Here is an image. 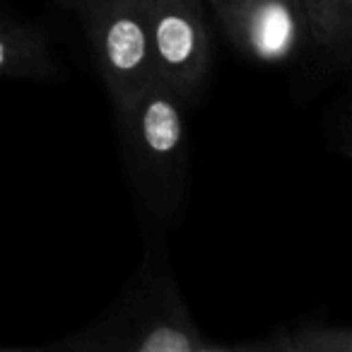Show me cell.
<instances>
[{
	"mask_svg": "<svg viewBox=\"0 0 352 352\" xmlns=\"http://www.w3.org/2000/svg\"><path fill=\"white\" fill-rule=\"evenodd\" d=\"M0 350H3V347H0Z\"/></svg>",
	"mask_w": 352,
	"mask_h": 352,
	"instance_id": "8fae6325",
	"label": "cell"
},
{
	"mask_svg": "<svg viewBox=\"0 0 352 352\" xmlns=\"http://www.w3.org/2000/svg\"><path fill=\"white\" fill-rule=\"evenodd\" d=\"M150 3L85 0L75 12L116 111L133 104L155 80L150 58Z\"/></svg>",
	"mask_w": 352,
	"mask_h": 352,
	"instance_id": "3957f363",
	"label": "cell"
},
{
	"mask_svg": "<svg viewBox=\"0 0 352 352\" xmlns=\"http://www.w3.org/2000/svg\"><path fill=\"white\" fill-rule=\"evenodd\" d=\"M212 10L232 49L254 63H289L307 39L299 0H215Z\"/></svg>",
	"mask_w": 352,
	"mask_h": 352,
	"instance_id": "5b68a950",
	"label": "cell"
},
{
	"mask_svg": "<svg viewBox=\"0 0 352 352\" xmlns=\"http://www.w3.org/2000/svg\"><path fill=\"white\" fill-rule=\"evenodd\" d=\"M150 58L155 80L184 107L201 99L212 65L206 0H152Z\"/></svg>",
	"mask_w": 352,
	"mask_h": 352,
	"instance_id": "277c9868",
	"label": "cell"
},
{
	"mask_svg": "<svg viewBox=\"0 0 352 352\" xmlns=\"http://www.w3.org/2000/svg\"><path fill=\"white\" fill-rule=\"evenodd\" d=\"M58 73L41 27L0 15V78L46 80Z\"/></svg>",
	"mask_w": 352,
	"mask_h": 352,
	"instance_id": "8992f818",
	"label": "cell"
},
{
	"mask_svg": "<svg viewBox=\"0 0 352 352\" xmlns=\"http://www.w3.org/2000/svg\"><path fill=\"white\" fill-rule=\"evenodd\" d=\"M60 352H232L191 316L160 254H147L118 304L82 331L41 345Z\"/></svg>",
	"mask_w": 352,
	"mask_h": 352,
	"instance_id": "6da1fadb",
	"label": "cell"
},
{
	"mask_svg": "<svg viewBox=\"0 0 352 352\" xmlns=\"http://www.w3.org/2000/svg\"><path fill=\"white\" fill-rule=\"evenodd\" d=\"M212 3H215V0H206V6H212Z\"/></svg>",
	"mask_w": 352,
	"mask_h": 352,
	"instance_id": "30bf717a",
	"label": "cell"
},
{
	"mask_svg": "<svg viewBox=\"0 0 352 352\" xmlns=\"http://www.w3.org/2000/svg\"><path fill=\"white\" fill-rule=\"evenodd\" d=\"M307 36L328 56L347 63L352 46V0H299Z\"/></svg>",
	"mask_w": 352,
	"mask_h": 352,
	"instance_id": "ba28073f",
	"label": "cell"
},
{
	"mask_svg": "<svg viewBox=\"0 0 352 352\" xmlns=\"http://www.w3.org/2000/svg\"><path fill=\"white\" fill-rule=\"evenodd\" d=\"M116 118L126 169L142 206L169 220L188 186L186 107L152 80L133 104L116 111Z\"/></svg>",
	"mask_w": 352,
	"mask_h": 352,
	"instance_id": "7a4b0ae2",
	"label": "cell"
},
{
	"mask_svg": "<svg viewBox=\"0 0 352 352\" xmlns=\"http://www.w3.org/2000/svg\"><path fill=\"white\" fill-rule=\"evenodd\" d=\"M60 8H65V10H73V12H78L80 8H82V3L85 0H56Z\"/></svg>",
	"mask_w": 352,
	"mask_h": 352,
	"instance_id": "9c48e42d",
	"label": "cell"
},
{
	"mask_svg": "<svg viewBox=\"0 0 352 352\" xmlns=\"http://www.w3.org/2000/svg\"><path fill=\"white\" fill-rule=\"evenodd\" d=\"M241 352H352V328L336 323L307 321L292 328H280L268 338L244 345H232Z\"/></svg>",
	"mask_w": 352,
	"mask_h": 352,
	"instance_id": "52a82bcc",
	"label": "cell"
}]
</instances>
